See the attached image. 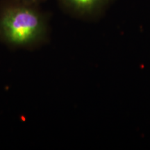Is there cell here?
<instances>
[{"instance_id":"3","label":"cell","mask_w":150,"mask_h":150,"mask_svg":"<svg viewBox=\"0 0 150 150\" xmlns=\"http://www.w3.org/2000/svg\"><path fill=\"white\" fill-rule=\"evenodd\" d=\"M20 1H25V2L31 3V4H38L39 2L43 1V0H20Z\"/></svg>"},{"instance_id":"2","label":"cell","mask_w":150,"mask_h":150,"mask_svg":"<svg viewBox=\"0 0 150 150\" xmlns=\"http://www.w3.org/2000/svg\"><path fill=\"white\" fill-rule=\"evenodd\" d=\"M114 0H59L67 12L83 19L99 18L111 5Z\"/></svg>"},{"instance_id":"1","label":"cell","mask_w":150,"mask_h":150,"mask_svg":"<svg viewBox=\"0 0 150 150\" xmlns=\"http://www.w3.org/2000/svg\"><path fill=\"white\" fill-rule=\"evenodd\" d=\"M48 36L47 20L37 4L13 0L0 8V41L6 45L33 49Z\"/></svg>"}]
</instances>
